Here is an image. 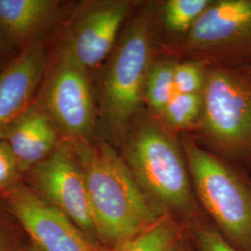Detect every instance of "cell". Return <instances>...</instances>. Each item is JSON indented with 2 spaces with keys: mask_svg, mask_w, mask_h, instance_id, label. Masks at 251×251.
I'll return each mask as SVG.
<instances>
[{
  "mask_svg": "<svg viewBox=\"0 0 251 251\" xmlns=\"http://www.w3.org/2000/svg\"><path fill=\"white\" fill-rule=\"evenodd\" d=\"M121 147L136 182L159 214L185 226L206 216L193 188L181 144L160 118L142 108Z\"/></svg>",
  "mask_w": 251,
  "mask_h": 251,
  "instance_id": "1",
  "label": "cell"
},
{
  "mask_svg": "<svg viewBox=\"0 0 251 251\" xmlns=\"http://www.w3.org/2000/svg\"><path fill=\"white\" fill-rule=\"evenodd\" d=\"M72 144L84 173L97 236L103 246L112 251L164 216L152 207L113 146L92 142Z\"/></svg>",
  "mask_w": 251,
  "mask_h": 251,
  "instance_id": "2",
  "label": "cell"
},
{
  "mask_svg": "<svg viewBox=\"0 0 251 251\" xmlns=\"http://www.w3.org/2000/svg\"><path fill=\"white\" fill-rule=\"evenodd\" d=\"M156 6L149 3L130 18L100 81V109L118 144H122L132 120L142 109L144 84L155 60L160 23Z\"/></svg>",
  "mask_w": 251,
  "mask_h": 251,
  "instance_id": "3",
  "label": "cell"
},
{
  "mask_svg": "<svg viewBox=\"0 0 251 251\" xmlns=\"http://www.w3.org/2000/svg\"><path fill=\"white\" fill-rule=\"evenodd\" d=\"M203 111L196 126L200 144L251 173V68L209 65Z\"/></svg>",
  "mask_w": 251,
  "mask_h": 251,
  "instance_id": "4",
  "label": "cell"
},
{
  "mask_svg": "<svg viewBox=\"0 0 251 251\" xmlns=\"http://www.w3.org/2000/svg\"><path fill=\"white\" fill-rule=\"evenodd\" d=\"M180 144L202 210L235 249L251 251L249 174L208 151L193 135H183Z\"/></svg>",
  "mask_w": 251,
  "mask_h": 251,
  "instance_id": "5",
  "label": "cell"
},
{
  "mask_svg": "<svg viewBox=\"0 0 251 251\" xmlns=\"http://www.w3.org/2000/svg\"><path fill=\"white\" fill-rule=\"evenodd\" d=\"M167 48L207 66L251 68V0L211 1L188 34Z\"/></svg>",
  "mask_w": 251,
  "mask_h": 251,
  "instance_id": "6",
  "label": "cell"
},
{
  "mask_svg": "<svg viewBox=\"0 0 251 251\" xmlns=\"http://www.w3.org/2000/svg\"><path fill=\"white\" fill-rule=\"evenodd\" d=\"M25 176L36 194L99 241L84 173L70 142L59 144Z\"/></svg>",
  "mask_w": 251,
  "mask_h": 251,
  "instance_id": "7",
  "label": "cell"
},
{
  "mask_svg": "<svg viewBox=\"0 0 251 251\" xmlns=\"http://www.w3.org/2000/svg\"><path fill=\"white\" fill-rule=\"evenodd\" d=\"M43 110L72 144L91 143L96 106L89 71L59 56L43 94Z\"/></svg>",
  "mask_w": 251,
  "mask_h": 251,
  "instance_id": "8",
  "label": "cell"
},
{
  "mask_svg": "<svg viewBox=\"0 0 251 251\" xmlns=\"http://www.w3.org/2000/svg\"><path fill=\"white\" fill-rule=\"evenodd\" d=\"M2 198L39 251H112L23 181Z\"/></svg>",
  "mask_w": 251,
  "mask_h": 251,
  "instance_id": "9",
  "label": "cell"
},
{
  "mask_svg": "<svg viewBox=\"0 0 251 251\" xmlns=\"http://www.w3.org/2000/svg\"><path fill=\"white\" fill-rule=\"evenodd\" d=\"M136 3L100 0L86 4L67 28L59 56L87 71L102 63L115 48L117 36Z\"/></svg>",
  "mask_w": 251,
  "mask_h": 251,
  "instance_id": "10",
  "label": "cell"
},
{
  "mask_svg": "<svg viewBox=\"0 0 251 251\" xmlns=\"http://www.w3.org/2000/svg\"><path fill=\"white\" fill-rule=\"evenodd\" d=\"M46 64L44 46L33 43L0 71V138L31 106Z\"/></svg>",
  "mask_w": 251,
  "mask_h": 251,
  "instance_id": "11",
  "label": "cell"
},
{
  "mask_svg": "<svg viewBox=\"0 0 251 251\" xmlns=\"http://www.w3.org/2000/svg\"><path fill=\"white\" fill-rule=\"evenodd\" d=\"M57 130L43 108L31 105L4 131L0 140L9 144L24 176L59 145Z\"/></svg>",
  "mask_w": 251,
  "mask_h": 251,
  "instance_id": "12",
  "label": "cell"
},
{
  "mask_svg": "<svg viewBox=\"0 0 251 251\" xmlns=\"http://www.w3.org/2000/svg\"><path fill=\"white\" fill-rule=\"evenodd\" d=\"M60 7L54 0H0V28L12 39H32L55 18Z\"/></svg>",
  "mask_w": 251,
  "mask_h": 251,
  "instance_id": "13",
  "label": "cell"
},
{
  "mask_svg": "<svg viewBox=\"0 0 251 251\" xmlns=\"http://www.w3.org/2000/svg\"><path fill=\"white\" fill-rule=\"evenodd\" d=\"M188 247L185 225L171 216L164 215L151 228L112 251H186Z\"/></svg>",
  "mask_w": 251,
  "mask_h": 251,
  "instance_id": "14",
  "label": "cell"
},
{
  "mask_svg": "<svg viewBox=\"0 0 251 251\" xmlns=\"http://www.w3.org/2000/svg\"><path fill=\"white\" fill-rule=\"evenodd\" d=\"M178 61L172 57L154 60L144 89V101L149 111L161 118L167 104L177 92L174 84V70Z\"/></svg>",
  "mask_w": 251,
  "mask_h": 251,
  "instance_id": "15",
  "label": "cell"
},
{
  "mask_svg": "<svg viewBox=\"0 0 251 251\" xmlns=\"http://www.w3.org/2000/svg\"><path fill=\"white\" fill-rule=\"evenodd\" d=\"M211 0H169L162 4L160 22L164 29L179 40L188 34L191 28Z\"/></svg>",
  "mask_w": 251,
  "mask_h": 251,
  "instance_id": "16",
  "label": "cell"
},
{
  "mask_svg": "<svg viewBox=\"0 0 251 251\" xmlns=\"http://www.w3.org/2000/svg\"><path fill=\"white\" fill-rule=\"evenodd\" d=\"M203 102V93L176 92L167 104L160 119L172 131L196 127L202 115Z\"/></svg>",
  "mask_w": 251,
  "mask_h": 251,
  "instance_id": "17",
  "label": "cell"
},
{
  "mask_svg": "<svg viewBox=\"0 0 251 251\" xmlns=\"http://www.w3.org/2000/svg\"><path fill=\"white\" fill-rule=\"evenodd\" d=\"M186 229L194 251H239L225 239L206 216L186 225Z\"/></svg>",
  "mask_w": 251,
  "mask_h": 251,
  "instance_id": "18",
  "label": "cell"
},
{
  "mask_svg": "<svg viewBox=\"0 0 251 251\" xmlns=\"http://www.w3.org/2000/svg\"><path fill=\"white\" fill-rule=\"evenodd\" d=\"M207 65L203 62L185 60L178 62L174 70V84L179 93H203Z\"/></svg>",
  "mask_w": 251,
  "mask_h": 251,
  "instance_id": "19",
  "label": "cell"
},
{
  "mask_svg": "<svg viewBox=\"0 0 251 251\" xmlns=\"http://www.w3.org/2000/svg\"><path fill=\"white\" fill-rule=\"evenodd\" d=\"M30 240L18 221L4 206L0 207V251H24Z\"/></svg>",
  "mask_w": 251,
  "mask_h": 251,
  "instance_id": "20",
  "label": "cell"
},
{
  "mask_svg": "<svg viewBox=\"0 0 251 251\" xmlns=\"http://www.w3.org/2000/svg\"><path fill=\"white\" fill-rule=\"evenodd\" d=\"M23 174L7 142L0 140V196L1 198L22 182Z\"/></svg>",
  "mask_w": 251,
  "mask_h": 251,
  "instance_id": "21",
  "label": "cell"
},
{
  "mask_svg": "<svg viewBox=\"0 0 251 251\" xmlns=\"http://www.w3.org/2000/svg\"><path fill=\"white\" fill-rule=\"evenodd\" d=\"M24 251H39L37 249H36V247L32 244V243L30 242V244L28 245L26 247V249Z\"/></svg>",
  "mask_w": 251,
  "mask_h": 251,
  "instance_id": "22",
  "label": "cell"
},
{
  "mask_svg": "<svg viewBox=\"0 0 251 251\" xmlns=\"http://www.w3.org/2000/svg\"><path fill=\"white\" fill-rule=\"evenodd\" d=\"M1 33H3V31H2L1 28H0V51H1V48H2V45H3V42H2V41H3V40H2V39H3V36H2Z\"/></svg>",
  "mask_w": 251,
  "mask_h": 251,
  "instance_id": "23",
  "label": "cell"
},
{
  "mask_svg": "<svg viewBox=\"0 0 251 251\" xmlns=\"http://www.w3.org/2000/svg\"><path fill=\"white\" fill-rule=\"evenodd\" d=\"M194 251V250H193V249H192V247H191V245H190V242H189L188 249H187V251Z\"/></svg>",
  "mask_w": 251,
  "mask_h": 251,
  "instance_id": "24",
  "label": "cell"
}]
</instances>
